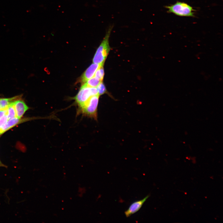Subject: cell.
Listing matches in <instances>:
<instances>
[{"label": "cell", "instance_id": "15", "mask_svg": "<svg viewBox=\"0 0 223 223\" xmlns=\"http://www.w3.org/2000/svg\"><path fill=\"white\" fill-rule=\"evenodd\" d=\"M7 108L3 110H0V119L4 115H6Z\"/></svg>", "mask_w": 223, "mask_h": 223}, {"label": "cell", "instance_id": "7", "mask_svg": "<svg viewBox=\"0 0 223 223\" xmlns=\"http://www.w3.org/2000/svg\"><path fill=\"white\" fill-rule=\"evenodd\" d=\"M148 195L142 199L138 200L132 203L128 208L125 212L126 217H129L132 214L137 212L141 208L144 203L149 197Z\"/></svg>", "mask_w": 223, "mask_h": 223}, {"label": "cell", "instance_id": "13", "mask_svg": "<svg viewBox=\"0 0 223 223\" xmlns=\"http://www.w3.org/2000/svg\"><path fill=\"white\" fill-rule=\"evenodd\" d=\"M98 94L100 96L107 93V90L105 85L101 81L97 87Z\"/></svg>", "mask_w": 223, "mask_h": 223}, {"label": "cell", "instance_id": "14", "mask_svg": "<svg viewBox=\"0 0 223 223\" xmlns=\"http://www.w3.org/2000/svg\"><path fill=\"white\" fill-rule=\"evenodd\" d=\"M8 120L7 117L6 115H4L0 119V133L2 129L5 125Z\"/></svg>", "mask_w": 223, "mask_h": 223}, {"label": "cell", "instance_id": "3", "mask_svg": "<svg viewBox=\"0 0 223 223\" xmlns=\"http://www.w3.org/2000/svg\"><path fill=\"white\" fill-rule=\"evenodd\" d=\"M167 12L179 16L195 17V10L193 7L184 2L178 1L174 4L166 6Z\"/></svg>", "mask_w": 223, "mask_h": 223}, {"label": "cell", "instance_id": "2", "mask_svg": "<svg viewBox=\"0 0 223 223\" xmlns=\"http://www.w3.org/2000/svg\"><path fill=\"white\" fill-rule=\"evenodd\" d=\"M99 96L98 94L91 97L82 105L77 108V114H81L97 120Z\"/></svg>", "mask_w": 223, "mask_h": 223}, {"label": "cell", "instance_id": "11", "mask_svg": "<svg viewBox=\"0 0 223 223\" xmlns=\"http://www.w3.org/2000/svg\"><path fill=\"white\" fill-rule=\"evenodd\" d=\"M101 81L94 76L84 84L90 87L96 88Z\"/></svg>", "mask_w": 223, "mask_h": 223}, {"label": "cell", "instance_id": "4", "mask_svg": "<svg viewBox=\"0 0 223 223\" xmlns=\"http://www.w3.org/2000/svg\"><path fill=\"white\" fill-rule=\"evenodd\" d=\"M98 94L96 88L88 86L83 84L77 94L73 98L79 107L82 105L93 95Z\"/></svg>", "mask_w": 223, "mask_h": 223}, {"label": "cell", "instance_id": "12", "mask_svg": "<svg viewBox=\"0 0 223 223\" xmlns=\"http://www.w3.org/2000/svg\"><path fill=\"white\" fill-rule=\"evenodd\" d=\"M104 64L101 65L96 71L94 76L102 81L104 76Z\"/></svg>", "mask_w": 223, "mask_h": 223}, {"label": "cell", "instance_id": "1", "mask_svg": "<svg viewBox=\"0 0 223 223\" xmlns=\"http://www.w3.org/2000/svg\"><path fill=\"white\" fill-rule=\"evenodd\" d=\"M113 27V25H111L107 29L104 37L97 49L93 58V63L99 64H104L111 49L109 39Z\"/></svg>", "mask_w": 223, "mask_h": 223}, {"label": "cell", "instance_id": "9", "mask_svg": "<svg viewBox=\"0 0 223 223\" xmlns=\"http://www.w3.org/2000/svg\"><path fill=\"white\" fill-rule=\"evenodd\" d=\"M22 95L10 98H0V110L6 109L11 103L16 100L21 98Z\"/></svg>", "mask_w": 223, "mask_h": 223}, {"label": "cell", "instance_id": "5", "mask_svg": "<svg viewBox=\"0 0 223 223\" xmlns=\"http://www.w3.org/2000/svg\"><path fill=\"white\" fill-rule=\"evenodd\" d=\"M102 64L93 63L85 71L78 80V81L82 84L94 76L97 69Z\"/></svg>", "mask_w": 223, "mask_h": 223}, {"label": "cell", "instance_id": "8", "mask_svg": "<svg viewBox=\"0 0 223 223\" xmlns=\"http://www.w3.org/2000/svg\"><path fill=\"white\" fill-rule=\"evenodd\" d=\"M13 103L16 117L21 118L29 107L21 98L16 100L13 102Z\"/></svg>", "mask_w": 223, "mask_h": 223}, {"label": "cell", "instance_id": "16", "mask_svg": "<svg viewBox=\"0 0 223 223\" xmlns=\"http://www.w3.org/2000/svg\"><path fill=\"white\" fill-rule=\"evenodd\" d=\"M1 166H2V167H5V165H4V164H3L2 163V162H1V161H0V167H1Z\"/></svg>", "mask_w": 223, "mask_h": 223}, {"label": "cell", "instance_id": "10", "mask_svg": "<svg viewBox=\"0 0 223 223\" xmlns=\"http://www.w3.org/2000/svg\"><path fill=\"white\" fill-rule=\"evenodd\" d=\"M6 115L8 120L16 117L13 102L10 104L7 108Z\"/></svg>", "mask_w": 223, "mask_h": 223}, {"label": "cell", "instance_id": "6", "mask_svg": "<svg viewBox=\"0 0 223 223\" xmlns=\"http://www.w3.org/2000/svg\"><path fill=\"white\" fill-rule=\"evenodd\" d=\"M34 118H19L17 117H15L8 120L5 125L2 129L0 133V135H1L7 130L15 126L18 124L34 119Z\"/></svg>", "mask_w": 223, "mask_h": 223}]
</instances>
